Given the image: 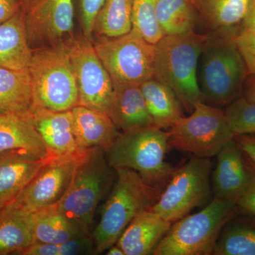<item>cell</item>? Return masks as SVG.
Wrapping results in <instances>:
<instances>
[{
    "mask_svg": "<svg viewBox=\"0 0 255 255\" xmlns=\"http://www.w3.org/2000/svg\"><path fill=\"white\" fill-rule=\"evenodd\" d=\"M116 172L112 192L92 234L96 255L115 245L132 220L152 209L162 191L146 184L132 169L121 168Z\"/></svg>",
    "mask_w": 255,
    "mask_h": 255,
    "instance_id": "obj_1",
    "label": "cell"
},
{
    "mask_svg": "<svg viewBox=\"0 0 255 255\" xmlns=\"http://www.w3.org/2000/svg\"><path fill=\"white\" fill-rule=\"evenodd\" d=\"M169 132L152 126L119 133L105 151L109 164L115 169L135 171L142 180L163 190L176 167L166 161Z\"/></svg>",
    "mask_w": 255,
    "mask_h": 255,
    "instance_id": "obj_2",
    "label": "cell"
},
{
    "mask_svg": "<svg viewBox=\"0 0 255 255\" xmlns=\"http://www.w3.org/2000/svg\"><path fill=\"white\" fill-rule=\"evenodd\" d=\"M209 36L194 31L164 36L155 44V78L173 90L188 113L197 101L202 100L198 69Z\"/></svg>",
    "mask_w": 255,
    "mask_h": 255,
    "instance_id": "obj_3",
    "label": "cell"
},
{
    "mask_svg": "<svg viewBox=\"0 0 255 255\" xmlns=\"http://www.w3.org/2000/svg\"><path fill=\"white\" fill-rule=\"evenodd\" d=\"M209 34L198 69L202 100L228 106L241 97L249 73L234 37Z\"/></svg>",
    "mask_w": 255,
    "mask_h": 255,
    "instance_id": "obj_4",
    "label": "cell"
},
{
    "mask_svg": "<svg viewBox=\"0 0 255 255\" xmlns=\"http://www.w3.org/2000/svg\"><path fill=\"white\" fill-rule=\"evenodd\" d=\"M28 70L34 107L64 112L79 105L78 85L68 44L33 50Z\"/></svg>",
    "mask_w": 255,
    "mask_h": 255,
    "instance_id": "obj_5",
    "label": "cell"
},
{
    "mask_svg": "<svg viewBox=\"0 0 255 255\" xmlns=\"http://www.w3.org/2000/svg\"><path fill=\"white\" fill-rule=\"evenodd\" d=\"M236 205L214 198L206 207L172 223L154 255H211Z\"/></svg>",
    "mask_w": 255,
    "mask_h": 255,
    "instance_id": "obj_6",
    "label": "cell"
},
{
    "mask_svg": "<svg viewBox=\"0 0 255 255\" xmlns=\"http://www.w3.org/2000/svg\"><path fill=\"white\" fill-rule=\"evenodd\" d=\"M116 176L117 172L107 162L105 150H87L75 169L68 191L56 204L58 209L90 234L96 210L110 190Z\"/></svg>",
    "mask_w": 255,
    "mask_h": 255,
    "instance_id": "obj_7",
    "label": "cell"
},
{
    "mask_svg": "<svg viewBox=\"0 0 255 255\" xmlns=\"http://www.w3.org/2000/svg\"><path fill=\"white\" fill-rule=\"evenodd\" d=\"M94 47L114 88L140 86L155 78V44L146 41L136 30L114 38L100 37Z\"/></svg>",
    "mask_w": 255,
    "mask_h": 255,
    "instance_id": "obj_8",
    "label": "cell"
},
{
    "mask_svg": "<svg viewBox=\"0 0 255 255\" xmlns=\"http://www.w3.org/2000/svg\"><path fill=\"white\" fill-rule=\"evenodd\" d=\"M171 147L199 157L211 158L234 139L225 111L199 100L191 115L179 119L169 130Z\"/></svg>",
    "mask_w": 255,
    "mask_h": 255,
    "instance_id": "obj_9",
    "label": "cell"
},
{
    "mask_svg": "<svg viewBox=\"0 0 255 255\" xmlns=\"http://www.w3.org/2000/svg\"><path fill=\"white\" fill-rule=\"evenodd\" d=\"M210 158L194 156L176 168L152 210L173 223L205 204L212 195Z\"/></svg>",
    "mask_w": 255,
    "mask_h": 255,
    "instance_id": "obj_10",
    "label": "cell"
},
{
    "mask_svg": "<svg viewBox=\"0 0 255 255\" xmlns=\"http://www.w3.org/2000/svg\"><path fill=\"white\" fill-rule=\"evenodd\" d=\"M68 45L78 85L79 105L109 116L114 100V84L95 47L86 38L69 42Z\"/></svg>",
    "mask_w": 255,
    "mask_h": 255,
    "instance_id": "obj_11",
    "label": "cell"
},
{
    "mask_svg": "<svg viewBox=\"0 0 255 255\" xmlns=\"http://www.w3.org/2000/svg\"><path fill=\"white\" fill-rule=\"evenodd\" d=\"M87 150L50 159L14 202L31 213L58 204L68 191L75 169Z\"/></svg>",
    "mask_w": 255,
    "mask_h": 255,
    "instance_id": "obj_12",
    "label": "cell"
},
{
    "mask_svg": "<svg viewBox=\"0 0 255 255\" xmlns=\"http://www.w3.org/2000/svg\"><path fill=\"white\" fill-rule=\"evenodd\" d=\"M22 9L31 48L59 44L73 31V0H32Z\"/></svg>",
    "mask_w": 255,
    "mask_h": 255,
    "instance_id": "obj_13",
    "label": "cell"
},
{
    "mask_svg": "<svg viewBox=\"0 0 255 255\" xmlns=\"http://www.w3.org/2000/svg\"><path fill=\"white\" fill-rule=\"evenodd\" d=\"M216 156L217 164L213 174L214 198L236 205L249 180L246 155L233 139Z\"/></svg>",
    "mask_w": 255,
    "mask_h": 255,
    "instance_id": "obj_14",
    "label": "cell"
},
{
    "mask_svg": "<svg viewBox=\"0 0 255 255\" xmlns=\"http://www.w3.org/2000/svg\"><path fill=\"white\" fill-rule=\"evenodd\" d=\"M31 118L50 157H65L83 151L74 135L72 110L55 112L34 107Z\"/></svg>",
    "mask_w": 255,
    "mask_h": 255,
    "instance_id": "obj_15",
    "label": "cell"
},
{
    "mask_svg": "<svg viewBox=\"0 0 255 255\" xmlns=\"http://www.w3.org/2000/svg\"><path fill=\"white\" fill-rule=\"evenodd\" d=\"M51 158L22 150L0 153V210L14 202Z\"/></svg>",
    "mask_w": 255,
    "mask_h": 255,
    "instance_id": "obj_16",
    "label": "cell"
},
{
    "mask_svg": "<svg viewBox=\"0 0 255 255\" xmlns=\"http://www.w3.org/2000/svg\"><path fill=\"white\" fill-rule=\"evenodd\" d=\"M71 110L74 135L79 148L105 151L110 148L120 133L110 117L105 112L81 105Z\"/></svg>",
    "mask_w": 255,
    "mask_h": 255,
    "instance_id": "obj_17",
    "label": "cell"
},
{
    "mask_svg": "<svg viewBox=\"0 0 255 255\" xmlns=\"http://www.w3.org/2000/svg\"><path fill=\"white\" fill-rule=\"evenodd\" d=\"M172 224L152 209L147 210L132 220L116 244L125 255H153Z\"/></svg>",
    "mask_w": 255,
    "mask_h": 255,
    "instance_id": "obj_18",
    "label": "cell"
},
{
    "mask_svg": "<svg viewBox=\"0 0 255 255\" xmlns=\"http://www.w3.org/2000/svg\"><path fill=\"white\" fill-rule=\"evenodd\" d=\"M251 0H196L199 20L217 36L235 37L241 30Z\"/></svg>",
    "mask_w": 255,
    "mask_h": 255,
    "instance_id": "obj_19",
    "label": "cell"
},
{
    "mask_svg": "<svg viewBox=\"0 0 255 255\" xmlns=\"http://www.w3.org/2000/svg\"><path fill=\"white\" fill-rule=\"evenodd\" d=\"M22 150L42 158L50 157L31 116L0 114V153Z\"/></svg>",
    "mask_w": 255,
    "mask_h": 255,
    "instance_id": "obj_20",
    "label": "cell"
},
{
    "mask_svg": "<svg viewBox=\"0 0 255 255\" xmlns=\"http://www.w3.org/2000/svg\"><path fill=\"white\" fill-rule=\"evenodd\" d=\"M35 243L31 212L15 202L0 210V255H20Z\"/></svg>",
    "mask_w": 255,
    "mask_h": 255,
    "instance_id": "obj_21",
    "label": "cell"
},
{
    "mask_svg": "<svg viewBox=\"0 0 255 255\" xmlns=\"http://www.w3.org/2000/svg\"><path fill=\"white\" fill-rule=\"evenodd\" d=\"M109 117L117 128L123 132L155 126L147 110L140 86L114 88V100Z\"/></svg>",
    "mask_w": 255,
    "mask_h": 255,
    "instance_id": "obj_22",
    "label": "cell"
},
{
    "mask_svg": "<svg viewBox=\"0 0 255 255\" xmlns=\"http://www.w3.org/2000/svg\"><path fill=\"white\" fill-rule=\"evenodd\" d=\"M32 51L26 34L24 12L21 9L0 24V67L13 70L28 69Z\"/></svg>",
    "mask_w": 255,
    "mask_h": 255,
    "instance_id": "obj_23",
    "label": "cell"
},
{
    "mask_svg": "<svg viewBox=\"0 0 255 255\" xmlns=\"http://www.w3.org/2000/svg\"><path fill=\"white\" fill-rule=\"evenodd\" d=\"M33 107L28 68L13 70L0 67V114L31 116Z\"/></svg>",
    "mask_w": 255,
    "mask_h": 255,
    "instance_id": "obj_24",
    "label": "cell"
},
{
    "mask_svg": "<svg viewBox=\"0 0 255 255\" xmlns=\"http://www.w3.org/2000/svg\"><path fill=\"white\" fill-rule=\"evenodd\" d=\"M146 106L156 127L171 128L184 117L182 103L173 90L153 78L140 85Z\"/></svg>",
    "mask_w": 255,
    "mask_h": 255,
    "instance_id": "obj_25",
    "label": "cell"
},
{
    "mask_svg": "<svg viewBox=\"0 0 255 255\" xmlns=\"http://www.w3.org/2000/svg\"><path fill=\"white\" fill-rule=\"evenodd\" d=\"M31 214L36 243L58 244L90 234L65 216L57 205Z\"/></svg>",
    "mask_w": 255,
    "mask_h": 255,
    "instance_id": "obj_26",
    "label": "cell"
},
{
    "mask_svg": "<svg viewBox=\"0 0 255 255\" xmlns=\"http://www.w3.org/2000/svg\"><path fill=\"white\" fill-rule=\"evenodd\" d=\"M214 255H255V217L251 215H234L225 225Z\"/></svg>",
    "mask_w": 255,
    "mask_h": 255,
    "instance_id": "obj_27",
    "label": "cell"
},
{
    "mask_svg": "<svg viewBox=\"0 0 255 255\" xmlns=\"http://www.w3.org/2000/svg\"><path fill=\"white\" fill-rule=\"evenodd\" d=\"M155 16L164 36L194 31L200 21L195 5L189 0H158Z\"/></svg>",
    "mask_w": 255,
    "mask_h": 255,
    "instance_id": "obj_28",
    "label": "cell"
},
{
    "mask_svg": "<svg viewBox=\"0 0 255 255\" xmlns=\"http://www.w3.org/2000/svg\"><path fill=\"white\" fill-rule=\"evenodd\" d=\"M133 0H105L96 16L94 33L114 38L131 31Z\"/></svg>",
    "mask_w": 255,
    "mask_h": 255,
    "instance_id": "obj_29",
    "label": "cell"
},
{
    "mask_svg": "<svg viewBox=\"0 0 255 255\" xmlns=\"http://www.w3.org/2000/svg\"><path fill=\"white\" fill-rule=\"evenodd\" d=\"M158 0H133L132 28L152 44L164 36L156 19L155 9Z\"/></svg>",
    "mask_w": 255,
    "mask_h": 255,
    "instance_id": "obj_30",
    "label": "cell"
},
{
    "mask_svg": "<svg viewBox=\"0 0 255 255\" xmlns=\"http://www.w3.org/2000/svg\"><path fill=\"white\" fill-rule=\"evenodd\" d=\"M95 246L91 234L85 235L58 244L35 243L21 252V255H95Z\"/></svg>",
    "mask_w": 255,
    "mask_h": 255,
    "instance_id": "obj_31",
    "label": "cell"
},
{
    "mask_svg": "<svg viewBox=\"0 0 255 255\" xmlns=\"http://www.w3.org/2000/svg\"><path fill=\"white\" fill-rule=\"evenodd\" d=\"M225 111L228 127L235 136L255 134V103L241 96Z\"/></svg>",
    "mask_w": 255,
    "mask_h": 255,
    "instance_id": "obj_32",
    "label": "cell"
},
{
    "mask_svg": "<svg viewBox=\"0 0 255 255\" xmlns=\"http://www.w3.org/2000/svg\"><path fill=\"white\" fill-rule=\"evenodd\" d=\"M246 157L249 170V180L244 192L236 203V209L239 214L251 215L255 217V164L246 155Z\"/></svg>",
    "mask_w": 255,
    "mask_h": 255,
    "instance_id": "obj_33",
    "label": "cell"
},
{
    "mask_svg": "<svg viewBox=\"0 0 255 255\" xmlns=\"http://www.w3.org/2000/svg\"><path fill=\"white\" fill-rule=\"evenodd\" d=\"M105 0H80L84 36L92 41L96 16Z\"/></svg>",
    "mask_w": 255,
    "mask_h": 255,
    "instance_id": "obj_34",
    "label": "cell"
},
{
    "mask_svg": "<svg viewBox=\"0 0 255 255\" xmlns=\"http://www.w3.org/2000/svg\"><path fill=\"white\" fill-rule=\"evenodd\" d=\"M235 41L246 64L249 75L255 76V36L239 33L234 37Z\"/></svg>",
    "mask_w": 255,
    "mask_h": 255,
    "instance_id": "obj_35",
    "label": "cell"
},
{
    "mask_svg": "<svg viewBox=\"0 0 255 255\" xmlns=\"http://www.w3.org/2000/svg\"><path fill=\"white\" fill-rule=\"evenodd\" d=\"M234 140L247 157L255 164V134L236 135Z\"/></svg>",
    "mask_w": 255,
    "mask_h": 255,
    "instance_id": "obj_36",
    "label": "cell"
},
{
    "mask_svg": "<svg viewBox=\"0 0 255 255\" xmlns=\"http://www.w3.org/2000/svg\"><path fill=\"white\" fill-rule=\"evenodd\" d=\"M22 9L20 0H0V24Z\"/></svg>",
    "mask_w": 255,
    "mask_h": 255,
    "instance_id": "obj_37",
    "label": "cell"
},
{
    "mask_svg": "<svg viewBox=\"0 0 255 255\" xmlns=\"http://www.w3.org/2000/svg\"><path fill=\"white\" fill-rule=\"evenodd\" d=\"M239 33L255 36V0H251ZM238 33V34H239Z\"/></svg>",
    "mask_w": 255,
    "mask_h": 255,
    "instance_id": "obj_38",
    "label": "cell"
},
{
    "mask_svg": "<svg viewBox=\"0 0 255 255\" xmlns=\"http://www.w3.org/2000/svg\"><path fill=\"white\" fill-rule=\"evenodd\" d=\"M243 97L250 102L255 103V76L248 75L244 88H243Z\"/></svg>",
    "mask_w": 255,
    "mask_h": 255,
    "instance_id": "obj_39",
    "label": "cell"
},
{
    "mask_svg": "<svg viewBox=\"0 0 255 255\" xmlns=\"http://www.w3.org/2000/svg\"><path fill=\"white\" fill-rule=\"evenodd\" d=\"M107 255H125L123 250L120 247L117 246V244L114 245L109 248Z\"/></svg>",
    "mask_w": 255,
    "mask_h": 255,
    "instance_id": "obj_40",
    "label": "cell"
},
{
    "mask_svg": "<svg viewBox=\"0 0 255 255\" xmlns=\"http://www.w3.org/2000/svg\"><path fill=\"white\" fill-rule=\"evenodd\" d=\"M32 0H20V1H21V5H22V8H24L25 6H27L28 4H29L30 2Z\"/></svg>",
    "mask_w": 255,
    "mask_h": 255,
    "instance_id": "obj_41",
    "label": "cell"
},
{
    "mask_svg": "<svg viewBox=\"0 0 255 255\" xmlns=\"http://www.w3.org/2000/svg\"><path fill=\"white\" fill-rule=\"evenodd\" d=\"M189 1H190L191 3H193V4H194L196 6V0H189Z\"/></svg>",
    "mask_w": 255,
    "mask_h": 255,
    "instance_id": "obj_42",
    "label": "cell"
}]
</instances>
